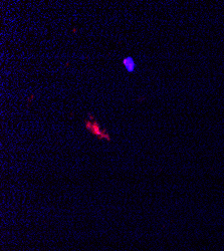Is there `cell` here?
I'll use <instances>...</instances> for the list:
<instances>
[{
	"instance_id": "2",
	"label": "cell",
	"mask_w": 224,
	"mask_h": 251,
	"mask_svg": "<svg viewBox=\"0 0 224 251\" xmlns=\"http://www.w3.org/2000/svg\"><path fill=\"white\" fill-rule=\"evenodd\" d=\"M123 65L128 72H133V71H135V69H136V61L132 56L124 57Z\"/></svg>"
},
{
	"instance_id": "1",
	"label": "cell",
	"mask_w": 224,
	"mask_h": 251,
	"mask_svg": "<svg viewBox=\"0 0 224 251\" xmlns=\"http://www.w3.org/2000/svg\"><path fill=\"white\" fill-rule=\"evenodd\" d=\"M90 120L85 121L86 129L88 130L90 134L96 136V137H98L99 139L111 141V137H110V135L107 133V130H105L101 125H99V123L96 120V119H94L92 115H90Z\"/></svg>"
}]
</instances>
